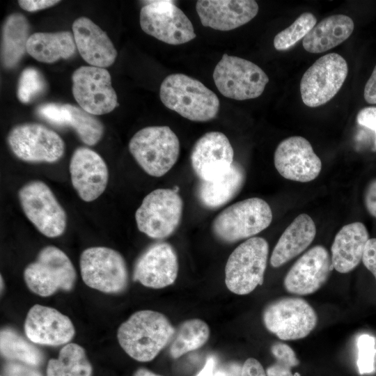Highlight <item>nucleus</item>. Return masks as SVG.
<instances>
[{"label": "nucleus", "instance_id": "obj_1", "mask_svg": "<svg viewBox=\"0 0 376 376\" xmlns=\"http://www.w3.org/2000/svg\"><path fill=\"white\" fill-rule=\"evenodd\" d=\"M175 329L162 313L141 310L123 322L117 332L118 343L132 359L150 361L169 343Z\"/></svg>", "mask_w": 376, "mask_h": 376}, {"label": "nucleus", "instance_id": "obj_2", "mask_svg": "<svg viewBox=\"0 0 376 376\" xmlns=\"http://www.w3.org/2000/svg\"><path fill=\"white\" fill-rule=\"evenodd\" d=\"M159 97L168 109L196 122L214 118L220 107L219 100L212 91L200 81L180 73L169 75L163 80Z\"/></svg>", "mask_w": 376, "mask_h": 376}, {"label": "nucleus", "instance_id": "obj_3", "mask_svg": "<svg viewBox=\"0 0 376 376\" xmlns=\"http://www.w3.org/2000/svg\"><path fill=\"white\" fill-rule=\"evenodd\" d=\"M129 150L141 169L153 177L168 173L180 155V141L168 126H149L136 132Z\"/></svg>", "mask_w": 376, "mask_h": 376}, {"label": "nucleus", "instance_id": "obj_4", "mask_svg": "<svg viewBox=\"0 0 376 376\" xmlns=\"http://www.w3.org/2000/svg\"><path fill=\"white\" fill-rule=\"evenodd\" d=\"M272 221L269 204L254 197L238 201L222 210L214 219L212 229L221 241L235 242L260 233Z\"/></svg>", "mask_w": 376, "mask_h": 376}, {"label": "nucleus", "instance_id": "obj_5", "mask_svg": "<svg viewBox=\"0 0 376 376\" xmlns=\"http://www.w3.org/2000/svg\"><path fill=\"white\" fill-rule=\"evenodd\" d=\"M269 253L267 242L260 237L247 239L229 256L225 266V283L239 295L251 292L263 284Z\"/></svg>", "mask_w": 376, "mask_h": 376}, {"label": "nucleus", "instance_id": "obj_6", "mask_svg": "<svg viewBox=\"0 0 376 376\" xmlns=\"http://www.w3.org/2000/svg\"><path fill=\"white\" fill-rule=\"evenodd\" d=\"M76 271L68 256L59 248L47 246L36 260L24 271L28 288L34 294L48 297L59 290H71L76 281Z\"/></svg>", "mask_w": 376, "mask_h": 376}, {"label": "nucleus", "instance_id": "obj_7", "mask_svg": "<svg viewBox=\"0 0 376 376\" xmlns=\"http://www.w3.org/2000/svg\"><path fill=\"white\" fill-rule=\"evenodd\" d=\"M219 91L225 97L245 100L259 97L269 82L267 74L246 59L224 54L213 72Z\"/></svg>", "mask_w": 376, "mask_h": 376}, {"label": "nucleus", "instance_id": "obj_8", "mask_svg": "<svg viewBox=\"0 0 376 376\" xmlns=\"http://www.w3.org/2000/svg\"><path fill=\"white\" fill-rule=\"evenodd\" d=\"M183 202L172 189H157L146 195L135 212L138 229L153 239H164L177 229L181 221Z\"/></svg>", "mask_w": 376, "mask_h": 376}, {"label": "nucleus", "instance_id": "obj_9", "mask_svg": "<svg viewBox=\"0 0 376 376\" xmlns=\"http://www.w3.org/2000/svg\"><path fill=\"white\" fill-rule=\"evenodd\" d=\"M18 198L25 216L40 233L51 238L63 234L66 213L47 185L30 181L19 190Z\"/></svg>", "mask_w": 376, "mask_h": 376}, {"label": "nucleus", "instance_id": "obj_10", "mask_svg": "<svg viewBox=\"0 0 376 376\" xmlns=\"http://www.w3.org/2000/svg\"><path fill=\"white\" fill-rule=\"evenodd\" d=\"M80 271L88 287L105 293L123 292L128 283V272L123 256L105 246H93L81 254Z\"/></svg>", "mask_w": 376, "mask_h": 376}, {"label": "nucleus", "instance_id": "obj_11", "mask_svg": "<svg viewBox=\"0 0 376 376\" xmlns=\"http://www.w3.org/2000/svg\"><path fill=\"white\" fill-rule=\"evenodd\" d=\"M266 329L283 340L304 338L315 327L318 316L304 299L287 297L269 303L263 313Z\"/></svg>", "mask_w": 376, "mask_h": 376}, {"label": "nucleus", "instance_id": "obj_12", "mask_svg": "<svg viewBox=\"0 0 376 376\" xmlns=\"http://www.w3.org/2000/svg\"><path fill=\"white\" fill-rule=\"evenodd\" d=\"M140 11V26L148 35L165 43L178 45L194 39L193 24L172 1H145Z\"/></svg>", "mask_w": 376, "mask_h": 376}, {"label": "nucleus", "instance_id": "obj_13", "mask_svg": "<svg viewBox=\"0 0 376 376\" xmlns=\"http://www.w3.org/2000/svg\"><path fill=\"white\" fill-rule=\"evenodd\" d=\"M7 143L18 159L31 163H54L65 152L64 141L56 132L35 123L13 127L8 134Z\"/></svg>", "mask_w": 376, "mask_h": 376}, {"label": "nucleus", "instance_id": "obj_14", "mask_svg": "<svg viewBox=\"0 0 376 376\" xmlns=\"http://www.w3.org/2000/svg\"><path fill=\"white\" fill-rule=\"evenodd\" d=\"M347 73L345 59L337 53L327 54L316 60L301 79L304 104L317 107L328 102L342 87Z\"/></svg>", "mask_w": 376, "mask_h": 376}, {"label": "nucleus", "instance_id": "obj_15", "mask_svg": "<svg viewBox=\"0 0 376 376\" xmlns=\"http://www.w3.org/2000/svg\"><path fill=\"white\" fill-rule=\"evenodd\" d=\"M72 94L80 107L92 115L110 113L118 105V98L107 70L83 65L72 75Z\"/></svg>", "mask_w": 376, "mask_h": 376}, {"label": "nucleus", "instance_id": "obj_16", "mask_svg": "<svg viewBox=\"0 0 376 376\" xmlns=\"http://www.w3.org/2000/svg\"><path fill=\"white\" fill-rule=\"evenodd\" d=\"M274 166L285 179L308 182L315 180L322 169V162L310 142L299 136L283 140L276 147Z\"/></svg>", "mask_w": 376, "mask_h": 376}, {"label": "nucleus", "instance_id": "obj_17", "mask_svg": "<svg viewBox=\"0 0 376 376\" xmlns=\"http://www.w3.org/2000/svg\"><path fill=\"white\" fill-rule=\"evenodd\" d=\"M333 269L326 248L316 245L291 267L285 276L284 287L288 292L297 295L313 294L326 283Z\"/></svg>", "mask_w": 376, "mask_h": 376}, {"label": "nucleus", "instance_id": "obj_18", "mask_svg": "<svg viewBox=\"0 0 376 376\" xmlns=\"http://www.w3.org/2000/svg\"><path fill=\"white\" fill-rule=\"evenodd\" d=\"M234 151L228 137L220 132H209L194 143L191 167L201 180L210 181L227 173L233 164Z\"/></svg>", "mask_w": 376, "mask_h": 376}, {"label": "nucleus", "instance_id": "obj_19", "mask_svg": "<svg viewBox=\"0 0 376 376\" xmlns=\"http://www.w3.org/2000/svg\"><path fill=\"white\" fill-rule=\"evenodd\" d=\"M69 170L72 185L81 200L93 201L106 189L108 168L95 151L86 147L77 148L71 157Z\"/></svg>", "mask_w": 376, "mask_h": 376}, {"label": "nucleus", "instance_id": "obj_20", "mask_svg": "<svg viewBox=\"0 0 376 376\" xmlns=\"http://www.w3.org/2000/svg\"><path fill=\"white\" fill-rule=\"evenodd\" d=\"M24 333L33 343L47 346L68 344L75 334L70 319L58 310L36 304L29 311L24 324Z\"/></svg>", "mask_w": 376, "mask_h": 376}, {"label": "nucleus", "instance_id": "obj_21", "mask_svg": "<svg viewBox=\"0 0 376 376\" xmlns=\"http://www.w3.org/2000/svg\"><path fill=\"white\" fill-rule=\"evenodd\" d=\"M178 273V261L173 247L159 242L148 248L138 258L133 279L151 288H163L173 284Z\"/></svg>", "mask_w": 376, "mask_h": 376}, {"label": "nucleus", "instance_id": "obj_22", "mask_svg": "<svg viewBox=\"0 0 376 376\" xmlns=\"http://www.w3.org/2000/svg\"><path fill=\"white\" fill-rule=\"evenodd\" d=\"M258 9L253 0H199L196 4L203 26L223 31L248 23L256 16Z\"/></svg>", "mask_w": 376, "mask_h": 376}, {"label": "nucleus", "instance_id": "obj_23", "mask_svg": "<svg viewBox=\"0 0 376 376\" xmlns=\"http://www.w3.org/2000/svg\"><path fill=\"white\" fill-rule=\"evenodd\" d=\"M72 29L76 47L86 63L105 68L115 62L118 52L113 42L91 19L79 17L74 21Z\"/></svg>", "mask_w": 376, "mask_h": 376}, {"label": "nucleus", "instance_id": "obj_24", "mask_svg": "<svg viewBox=\"0 0 376 376\" xmlns=\"http://www.w3.org/2000/svg\"><path fill=\"white\" fill-rule=\"evenodd\" d=\"M368 240V232L363 223L357 221L343 226L331 245L334 268L342 274L352 271L362 260Z\"/></svg>", "mask_w": 376, "mask_h": 376}, {"label": "nucleus", "instance_id": "obj_25", "mask_svg": "<svg viewBox=\"0 0 376 376\" xmlns=\"http://www.w3.org/2000/svg\"><path fill=\"white\" fill-rule=\"evenodd\" d=\"M316 227L306 214L298 215L285 228L270 258L271 265L279 267L303 252L313 241Z\"/></svg>", "mask_w": 376, "mask_h": 376}, {"label": "nucleus", "instance_id": "obj_26", "mask_svg": "<svg viewBox=\"0 0 376 376\" xmlns=\"http://www.w3.org/2000/svg\"><path fill=\"white\" fill-rule=\"evenodd\" d=\"M354 28V23L349 16L343 14L331 15L316 24L303 39V47L313 54L327 52L346 40Z\"/></svg>", "mask_w": 376, "mask_h": 376}, {"label": "nucleus", "instance_id": "obj_27", "mask_svg": "<svg viewBox=\"0 0 376 376\" xmlns=\"http://www.w3.org/2000/svg\"><path fill=\"white\" fill-rule=\"evenodd\" d=\"M245 178L244 168L233 162L230 170L222 176L210 181L201 180L196 189L197 197L206 207H219L240 192Z\"/></svg>", "mask_w": 376, "mask_h": 376}, {"label": "nucleus", "instance_id": "obj_28", "mask_svg": "<svg viewBox=\"0 0 376 376\" xmlns=\"http://www.w3.org/2000/svg\"><path fill=\"white\" fill-rule=\"evenodd\" d=\"M76 48L73 34L70 31L34 33L26 43V52L38 61L45 63L70 58Z\"/></svg>", "mask_w": 376, "mask_h": 376}, {"label": "nucleus", "instance_id": "obj_29", "mask_svg": "<svg viewBox=\"0 0 376 376\" xmlns=\"http://www.w3.org/2000/svg\"><path fill=\"white\" fill-rule=\"evenodd\" d=\"M30 24L24 15L13 13L4 21L2 28L1 58L3 66L13 68L26 52L31 35Z\"/></svg>", "mask_w": 376, "mask_h": 376}, {"label": "nucleus", "instance_id": "obj_30", "mask_svg": "<svg viewBox=\"0 0 376 376\" xmlns=\"http://www.w3.org/2000/svg\"><path fill=\"white\" fill-rule=\"evenodd\" d=\"M92 366L84 349L77 343H68L59 352L57 359H51L47 366V376H91Z\"/></svg>", "mask_w": 376, "mask_h": 376}, {"label": "nucleus", "instance_id": "obj_31", "mask_svg": "<svg viewBox=\"0 0 376 376\" xmlns=\"http://www.w3.org/2000/svg\"><path fill=\"white\" fill-rule=\"evenodd\" d=\"M63 127H71L80 140L88 146L97 144L104 134L102 123L93 115L70 104H63Z\"/></svg>", "mask_w": 376, "mask_h": 376}, {"label": "nucleus", "instance_id": "obj_32", "mask_svg": "<svg viewBox=\"0 0 376 376\" xmlns=\"http://www.w3.org/2000/svg\"><path fill=\"white\" fill-rule=\"evenodd\" d=\"M0 350L4 357L36 366L43 360L40 350L13 329H2L0 334Z\"/></svg>", "mask_w": 376, "mask_h": 376}, {"label": "nucleus", "instance_id": "obj_33", "mask_svg": "<svg viewBox=\"0 0 376 376\" xmlns=\"http://www.w3.org/2000/svg\"><path fill=\"white\" fill-rule=\"evenodd\" d=\"M210 336V328L203 320L198 318L183 322L178 327L170 347V354L177 359L182 355L200 348Z\"/></svg>", "mask_w": 376, "mask_h": 376}, {"label": "nucleus", "instance_id": "obj_34", "mask_svg": "<svg viewBox=\"0 0 376 376\" xmlns=\"http://www.w3.org/2000/svg\"><path fill=\"white\" fill-rule=\"evenodd\" d=\"M317 19L311 13H304L288 28L279 32L274 38V47L278 51H285L304 39L316 25Z\"/></svg>", "mask_w": 376, "mask_h": 376}, {"label": "nucleus", "instance_id": "obj_35", "mask_svg": "<svg viewBox=\"0 0 376 376\" xmlns=\"http://www.w3.org/2000/svg\"><path fill=\"white\" fill-rule=\"evenodd\" d=\"M271 352L276 361L267 368V376H300L299 373L292 372V368L298 366L299 361L289 345L276 342L271 347Z\"/></svg>", "mask_w": 376, "mask_h": 376}, {"label": "nucleus", "instance_id": "obj_36", "mask_svg": "<svg viewBox=\"0 0 376 376\" xmlns=\"http://www.w3.org/2000/svg\"><path fill=\"white\" fill-rule=\"evenodd\" d=\"M43 76L37 69L29 67L20 74L17 86V97L22 103H29L45 89Z\"/></svg>", "mask_w": 376, "mask_h": 376}, {"label": "nucleus", "instance_id": "obj_37", "mask_svg": "<svg viewBox=\"0 0 376 376\" xmlns=\"http://www.w3.org/2000/svg\"><path fill=\"white\" fill-rule=\"evenodd\" d=\"M357 367L360 375L371 374L375 372L376 355L375 339L369 334H361L357 338Z\"/></svg>", "mask_w": 376, "mask_h": 376}, {"label": "nucleus", "instance_id": "obj_38", "mask_svg": "<svg viewBox=\"0 0 376 376\" xmlns=\"http://www.w3.org/2000/svg\"><path fill=\"white\" fill-rule=\"evenodd\" d=\"M362 262L376 279V238H369L368 240L363 251Z\"/></svg>", "mask_w": 376, "mask_h": 376}, {"label": "nucleus", "instance_id": "obj_39", "mask_svg": "<svg viewBox=\"0 0 376 376\" xmlns=\"http://www.w3.org/2000/svg\"><path fill=\"white\" fill-rule=\"evenodd\" d=\"M27 364L10 362L5 366L6 376H42L33 367Z\"/></svg>", "mask_w": 376, "mask_h": 376}, {"label": "nucleus", "instance_id": "obj_40", "mask_svg": "<svg viewBox=\"0 0 376 376\" xmlns=\"http://www.w3.org/2000/svg\"><path fill=\"white\" fill-rule=\"evenodd\" d=\"M357 123L369 130L376 132V107H367L361 109L357 116Z\"/></svg>", "mask_w": 376, "mask_h": 376}, {"label": "nucleus", "instance_id": "obj_41", "mask_svg": "<svg viewBox=\"0 0 376 376\" xmlns=\"http://www.w3.org/2000/svg\"><path fill=\"white\" fill-rule=\"evenodd\" d=\"M364 203L369 214L376 218V179L371 180L366 187Z\"/></svg>", "mask_w": 376, "mask_h": 376}, {"label": "nucleus", "instance_id": "obj_42", "mask_svg": "<svg viewBox=\"0 0 376 376\" xmlns=\"http://www.w3.org/2000/svg\"><path fill=\"white\" fill-rule=\"evenodd\" d=\"M60 1L54 0H20L18 1L19 6L24 10L29 12H34L52 7Z\"/></svg>", "mask_w": 376, "mask_h": 376}, {"label": "nucleus", "instance_id": "obj_43", "mask_svg": "<svg viewBox=\"0 0 376 376\" xmlns=\"http://www.w3.org/2000/svg\"><path fill=\"white\" fill-rule=\"evenodd\" d=\"M241 376H267L261 363L254 358L247 359L242 368Z\"/></svg>", "mask_w": 376, "mask_h": 376}, {"label": "nucleus", "instance_id": "obj_44", "mask_svg": "<svg viewBox=\"0 0 376 376\" xmlns=\"http://www.w3.org/2000/svg\"><path fill=\"white\" fill-rule=\"evenodd\" d=\"M363 97L368 103L376 104V65L365 85Z\"/></svg>", "mask_w": 376, "mask_h": 376}, {"label": "nucleus", "instance_id": "obj_45", "mask_svg": "<svg viewBox=\"0 0 376 376\" xmlns=\"http://www.w3.org/2000/svg\"><path fill=\"white\" fill-rule=\"evenodd\" d=\"M242 366L236 362H230L216 368L213 376H241Z\"/></svg>", "mask_w": 376, "mask_h": 376}, {"label": "nucleus", "instance_id": "obj_46", "mask_svg": "<svg viewBox=\"0 0 376 376\" xmlns=\"http://www.w3.org/2000/svg\"><path fill=\"white\" fill-rule=\"evenodd\" d=\"M217 361L214 357H209L196 376H213L216 370Z\"/></svg>", "mask_w": 376, "mask_h": 376}, {"label": "nucleus", "instance_id": "obj_47", "mask_svg": "<svg viewBox=\"0 0 376 376\" xmlns=\"http://www.w3.org/2000/svg\"><path fill=\"white\" fill-rule=\"evenodd\" d=\"M133 376H162L160 375L155 374V373L144 368H139L134 374Z\"/></svg>", "mask_w": 376, "mask_h": 376}, {"label": "nucleus", "instance_id": "obj_48", "mask_svg": "<svg viewBox=\"0 0 376 376\" xmlns=\"http://www.w3.org/2000/svg\"><path fill=\"white\" fill-rule=\"evenodd\" d=\"M375 148H376V132H375Z\"/></svg>", "mask_w": 376, "mask_h": 376}]
</instances>
